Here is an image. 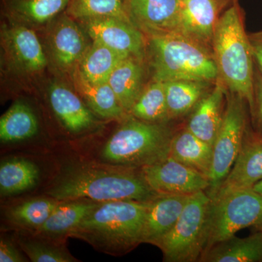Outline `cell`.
<instances>
[{"label": "cell", "mask_w": 262, "mask_h": 262, "mask_svg": "<svg viewBox=\"0 0 262 262\" xmlns=\"http://www.w3.org/2000/svg\"><path fill=\"white\" fill-rule=\"evenodd\" d=\"M61 201L90 200L101 202H148L159 195L146 182L141 168L106 163L71 165L46 191Z\"/></svg>", "instance_id": "6da1fadb"}, {"label": "cell", "mask_w": 262, "mask_h": 262, "mask_svg": "<svg viewBox=\"0 0 262 262\" xmlns=\"http://www.w3.org/2000/svg\"><path fill=\"white\" fill-rule=\"evenodd\" d=\"M148 202L101 203L71 231L69 237L82 239L106 254H126L142 244Z\"/></svg>", "instance_id": "7a4b0ae2"}, {"label": "cell", "mask_w": 262, "mask_h": 262, "mask_svg": "<svg viewBox=\"0 0 262 262\" xmlns=\"http://www.w3.org/2000/svg\"><path fill=\"white\" fill-rule=\"evenodd\" d=\"M211 47L219 78L232 94L247 101L251 113L254 104V60L242 13L236 2L219 17Z\"/></svg>", "instance_id": "3957f363"}, {"label": "cell", "mask_w": 262, "mask_h": 262, "mask_svg": "<svg viewBox=\"0 0 262 262\" xmlns=\"http://www.w3.org/2000/svg\"><path fill=\"white\" fill-rule=\"evenodd\" d=\"M146 37V58L152 80H218L213 52L204 45L179 33Z\"/></svg>", "instance_id": "277c9868"}, {"label": "cell", "mask_w": 262, "mask_h": 262, "mask_svg": "<svg viewBox=\"0 0 262 262\" xmlns=\"http://www.w3.org/2000/svg\"><path fill=\"white\" fill-rule=\"evenodd\" d=\"M174 134L165 123L129 116L100 150L101 163L141 168L169 156Z\"/></svg>", "instance_id": "5b68a950"}, {"label": "cell", "mask_w": 262, "mask_h": 262, "mask_svg": "<svg viewBox=\"0 0 262 262\" xmlns=\"http://www.w3.org/2000/svg\"><path fill=\"white\" fill-rule=\"evenodd\" d=\"M210 201L206 191L189 196L173 228L155 245L163 252L164 261H199L205 250Z\"/></svg>", "instance_id": "8992f818"}, {"label": "cell", "mask_w": 262, "mask_h": 262, "mask_svg": "<svg viewBox=\"0 0 262 262\" xmlns=\"http://www.w3.org/2000/svg\"><path fill=\"white\" fill-rule=\"evenodd\" d=\"M261 215L262 194L253 189L212 198L207 213L204 251L254 225Z\"/></svg>", "instance_id": "52a82bcc"}, {"label": "cell", "mask_w": 262, "mask_h": 262, "mask_svg": "<svg viewBox=\"0 0 262 262\" xmlns=\"http://www.w3.org/2000/svg\"><path fill=\"white\" fill-rule=\"evenodd\" d=\"M244 98L232 94L227 99L223 120L213 145V160L206 191L213 198L228 175L238 156L245 140L246 113Z\"/></svg>", "instance_id": "ba28073f"}, {"label": "cell", "mask_w": 262, "mask_h": 262, "mask_svg": "<svg viewBox=\"0 0 262 262\" xmlns=\"http://www.w3.org/2000/svg\"><path fill=\"white\" fill-rule=\"evenodd\" d=\"M77 20L63 12L48 26L46 55L62 73L72 75L90 45Z\"/></svg>", "instance_id": "9c48e42d"}, {"label": "cell", "mask_w": 262, "mask_h": 262, "mask_svg": "<svg viewBox=\"0 0 262 262\" xmlns=\"http://www.w3.org/2000/svg\"><path fill=\"white\" fill-rule=\"evenodd\" d=\"M77 20L92 42L101 43L127 57L146 59V36L130 22L111 16Z\"/></svg>", "instance_id": "30bf717a"}, {"label": "cell", "mask_w": 262, "mask_h": 262, "mask_svg": "<svg viewBox=\"0 0 262 262\" xmlns=\"http://www.w3.org/2000/svg\"><path fill=\"white\" fill-rule=\"evenodd\" d=\"M141 169L149 187L159 194L192 195L209 188L208 177L170 155Z\"/></svg>", "instance_id": "8fae6325"}, {"label": "cell", "mask_w": 262, "mask_h": 262, "mask_svg": "<svg viewBox=\"0 0 262 262\" xmlns=\"http://www.w3.org/2000/svg\"><path fill=\"white\" fill-rule=\"evenodd\" d=\"M1 44L8 61L20 73L33 75L47 67V55L32 28L8 20L2 26Z\"/></svg>", "instance_id": "7c38bea8"}, {"label": "cell", "mask_w": 262, "mask_h": 262, "mask_svg": "<svg viewBox=\"0 0 262 262\" xmlns=\"http://www.w3.org/2000/svg\"><path fill=\"white\" fill-rule=\"evenodd\" d=\"M181 0H125L130 23L146 37L177 33Z\"/></svg>", "instance_id": "4fadbf2b"}, {"label": "cell", "mask_w": 262, "mask_h": 262, "mask_svg": "<svg viewBox=\"0 0 262 262\" xmlns=\"http://www.w3.org/2000/svg\"><path fill=\"white\" fill-rule=\"evenodd\" d=\"M261 181L262 138L258 134L246 136L233 166L212 198L233 191L252 189Z\"/></svg>", "instance_id": "5bb4252c"}, {"label": "cell", "mask_w": 262, "mask_h": 262, "mask_svg": "<svg viewBox=\"0 0 262 262\" xmlns=\"http://www.w3.org/2000/svg\"><path fill=\"white\" fill-rule=\"evenodd\" d=\"M48 99L53 113L71 134H82L96 125L94 113L77 91L66 84L58 82L51 84Z\"/></svg>", "instance_id": "9a60e30c"}, {"label": "cell", "mask_w": 262, "mask_h": 262, "mask_svg": "<svg viewBox=\"0 0 262 262\" xmlns=\"http://www.w3.org/2000/svg\"><path fill=\"white\" fill-rule=\"evenodd\" d=\"M220 10L216 0H181L177 33L211 48Z\"/></svg>", "instance_id": "2e32d148"}, {"label": "cell", "mask_w": 262, "mask_h": 262, "mask_svg": "<svg viewBox=\"0 0 262 262\" xmlns=\"http://www.w3.org/2000/svg\"><path fill=\"white\" fill-rule=\"evenodd\" d=\"M190 195L160 194L148 202L142 244H156L170 230L182 214Z\"/></svg>", "instance_id": "e0dca14e"}, {"label": "cell", "mask_w": 262, "mask_h": 262, "mask_svg": "<svg viewBox=\"0 0 262 262\" xmlns=\"http://www.w3.org/2000/svg\"><path fill=\"white\" fill-rule=\"evenodd\" d=\"M225 84L220 78L211 92L205 94L193 108L186 127L194 136L213 146L223 120Z\"/></svg>", "instance_id": "ac0fdd59"}, {"label": "cell", "mask_w": 262, "mask_h": 262, "mask_svg": "<svg viewBox=\"0 0 262 262\" xmlns=\"http://www.w3.org/2000/svg\"><path fill=\"white\" fill-rule=\"evenodd\" d=\"M8 20L34 29L48 26L66 11L70 0H2Z\"/></svg>", "instance_id": "d6986e66"}, {"label": "cell", "mask_w": 262, "mask_h": 262, "mask_svg": "<svg viewBox=\"0 0 262 262\" xmlns=\"http://www.w3.org/2000/svg\"><path fill=\"white\" fill-rule=\"evenodd\" d=\"M101 203L85 199L63 201L48 220L33 232L53 239H67L71 231L80 225Z\"/></svg>", "instance_id": "ffe728a7"}, {"label": "cell", "mask_w": 262, "mask_h": 262, "mask_svg": "<svg viewBox=\"0 0 262 262\" xmlns=\"http://www.w3.org/2000/svg\"><path fill=\"white\" fill-rule=\"evenodd\" d=\"M71 77L75 91L93 113L105 119L121 120L126 118L127 114L122 107L108 82L91 83L84 78L77 68Z\"/></svg>", "instance_id": "44dd1931"}, {"label": "cell", "mask_w": 262, "mask_h": 262, "mask_svg": "<svg viewBox=\"0 0 262 262\" xmlns=\"http://www.w3.org/2000/svg\"><path fill=\"white\" fill-rule=\"evenodd\" d=\"M62 202L49 196L26 200L5 210V224L15 231L37 230Z\"/></svg>", "instance_id": "7402d4cb"}, {"label": "cell", "mask_w": 262, "mask_h": 262, "mask_svg": "<svg viewBox=\"0 0 262 262\" xmlns=\"http://www.w3.org/2000/svg\"><path fill=\"white\" fill-rule=\"evenodd\" d=\"M198 261L262 262V232L244 238L232 236L208 248Z\"/></svg>", "instance_id": "603a6c76"}, {"label": "cell", "mask_w": 262, "mask_h": 262, "mask_svg": "<svg viewBox=\"0 0 262 262\" xmlns=\"http://www.w3.org/2000/svg\"><path fill=\"white\" fill-rule=\"evenodd\" d=\"M144 66V61L127 58L117 66L108 81L127 115L145 87Z\"/></svg>", "instance_id": "cb8c5ba5"}, {"label": "cell", "mask_w": 262, "mask_h": 262, "mask_svg": "<svg viewBox=\"0 0 262 262\" xmlns=\"http://www.w3.org/2000/svg\"><path fill=\"white\" fill-rule=\"evenodd\" d=\"M169 155L177 161L209 177L213 146L194 136L187 127L174 134Z\"/></svg>", "instance_id": "d4e9b609"}, {"label": "cell", "mask_w": 262, "mask_h": 262, "mask_svg": "<svg viewBox=\"0 0 262 262\" xmlns=\"http://www.w3.org/2000/svg\"><path fill=\"white\" fill-rule=\"evenodd\" d=\"M13 238L31 261H78L67 248V239H53L29 231H16Z\"/></svg>", "instance_id": "484cf974"}, {"label": "cell", "mask_w": 262, "mask_h": 262, "mask_svg": "<svg viewBox=\"0 0 262 262\" xmlns=\"http://www.w3.org/2000/svg\"><path fill=\"white\" fill-rule=\"evenodd\" d=\"M127 58L131 57L101 43L92 42L77 69L84 78L91 83H107L117 66Z\"/></svg>", "instance_id": "4316f807"}, {"label": "cell", "mask_w": 262, "mask_h": 262, "mask_svg": "<svg viewBox=\"0 0 262 262\" xmlns=\"http://www.w3.org/2000/svg\"><path fill=\"white\" fill-rule=\"evenodd\" d=\"M208 83L184 80L164 82L169 120L184 116L195 107L206 94Z\"/></svg>", "instance_id": "83f0119b"}, {"label": "cell", "mask_w": 262, "mask_h": 262, "mask_svg": "<svg viewBox=\"0 0 262 262\" xmlns=\"http://www.w3.org/2000/svg\"><path fill=\"white\" fill-rule=\"evenodd\" d=\"M38 121L30 106L22 101L13 103L0 119L2 142H18L37 134Z\"/></svg>", "instance_id": "f1b7e54d"}, {"label": "cell", "mask_w": 262, "mask_h": 262, "mask_svg": "<svg viewBox=\"0 0 262 262\" xmlns=\"http://www.w3.org/2000/svg\"><path fill=\"white\" fill-rule=\"evenodd\" d=\"M39 178V168L33 162L17 158L5 160L0 165V194L6 196L25 192Z\"/></svg>", "instance_id": "f546056e"}, {"label": "cell", "mask_w": 262, "mask_h": 262, "mask_svg": "<svg viewBox=\"0 0 262 262\" xmlns=\"http://www.w3.org/2000/svg\"><path fill=\"white\" fill-rule=\"evenodd\" d=\"M129 115L149 122L165 123L169 120L165 84L152 80L146 84Z\"/></svg>", "instance_id": "4dcf8cb0"}, {"label": "cell", "mask_w": 262, "mask_h": 262, "mask_svg": "<svg viewBox=\"0 0 262 262\" xmlns=\"http://www.w3.org/2000/svg\"><path fill=\"white\" fill-rule=\"evenodd\" d=\"M125 0H70L66 13L75 20L95 17H115L130 22L125 10Z\"/></svg>", "instance_id": "1f68e13d"}, {"label": "cell", "mask_w": 262, "mask_h": 262, "mask_svg": "<svg viewBox=\"0 0 262 262\" xmlns=\"http://www.w3.org/2000/svg\"><path fill=\"white\" fill-rule=\"evenodd\" d=\"M253 96L254 104L251 113L257 129L258 135L262 138V74L258 69L254 72Z\"/></svg>", "instance_id": "d6a6232c"}, {"label": "cell", "mask_w": 262, "mask_h": 262, "mask_svg": "<svg viewBox=\"0 0 262 262\" xmlns=\"http://www.w3.org/2000/svg\"><path fill=\"white\" fill-rule=\"evenodd\" d=\"M23 251L19 247L14 238L2 236L0 239V261L24 262L28 260L24 256Z\"/></svg>", "instance_id": "836d02e7"}, {"label": "cell", "mask_w": 262, "mask_h": 262, "mask_svg": "<svg viewBox=\"0 0 262 262\" xmlns=\"http://www.w3.org/2000/svg\"><path fill=\"white\" fill-rule=\"evenodd\" d=\"M252 49L253 60L257 64L258 70L262 74V32L249 36Z\"/></svg>", "instance_id": "e575fe53"}, {"label": "cell", "mask_w": 262, "mask_h": 262, "mask_svg": "<svg viewBox=\"0 0 262 262\" xmlns=\"http://www.w3.org/2000/svg\"><path fill=\"white\" fill-rule=\"evenodd\" d=\"M216 2L220 5L221 10H222V8H225L227 5L232 4L234 2H236V0H216Z\"/></svg>", "instance_id": "d590c367"}, {"label": "cell", "mask_w": 262, "mask_h": 262, "mask_svg": "<svg viewBox=\"0 0 262 262\" xmlns=\"http://www.w3.org/2000/svg\"><path fill=\"white\" fill-rule=\"evenodd\" d=\"M253 190L256 191V192L262 194V181L258 182L257 184H255L252 188Z\"/></svg>", "instance_id": "8d00e7d4"}, {"label": "cell", "mask_w": 262, "mask_h": 262, "mask_svg": "<svg viewBox=\"0 0 262 262\" xmlns=\"http://www.w3.org/2000/svg\"><path fill=\"white\" fill-rule=\"evenodd\" d=\"M253 226H254L258 231L262 232V215L258 219L257 222H256V224Z\"/></svg>", "instance_id": "74e56055"}]
</instances>
